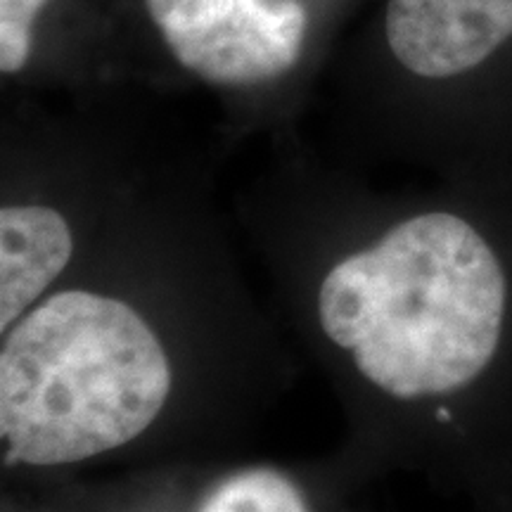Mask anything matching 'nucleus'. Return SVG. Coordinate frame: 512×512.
I'll use <instances>...</instances> for the list:
<instances>
[{"mask_svg":"<svg viewBox=\"0 0 512 512\" xmlns=\"http://www.w3.org/2000/svg\"><path fill=\"white\" fill-rule=\"evenodd\" d=\"M505 275L482 235L432 211L401 221L323 278L318 323L396 399L456 392L494 358Z\"/></svg>","mask_w":512,"mask_h":512,"instance_id":"1","label":"nucleus"},{"mask_svg":"<svg viewBox=\"0 0 512 512\" xmlns=\"http://www.w3.org/2000/svg\"><path fill=\"white\" fill-rule=\"evenodd\" d=\"M171 394V366L131 306L60 292L24 313L0 351L5 465L88 460L140 437Z\"/></svg>","mask_w":512,"mask_h":512,"instance_id":"2","label":"nucleus"},{"mask_svg":"<svg viewBox=\"0 0 512 512\" xmlns=\"http://www.w3.org/2000/svg\"><path fill=\"white\" fill-rule=\"evenodd\" d=\"M181 67L216 86H254L290 72L304 43L299 0H145Z\"/></svg>","mask_w":512,"mask_h":512,"instance_id":"3","label":"nucleus"},{"mask_svg":"<svg viewBox=\"0 0 512 512\" xmlns=\"http://www.w3.org/2000/svg\"><path fill=\"white\" fill-rule=\"evenodd\" d=\"M389 50L422 79H448L489 60L512 36V0H387Z\"/></svg>","mask_w":512,"mask_h":512,"instance_id":"4","label":"nucleus"},{"mask_svg":"<svg viewBox=\"0 0 512 512\" xmlns=\"http://www.w3.org/2000/svg\"><path fill=\"white\" fill-rule=\"evenodd\" d=\"M74 252L72 228L57 209L10 204L0 211V330L8 332L55 278Z\"/></svg>","mask_w":512,"mask_h":512,"instance_id":"5","label":"nucleus"},{"mask_svg":"<svg viewBox=\"0 0 512 512\" xmlns=\"http://www.w3.org/2000/svg\"><path fill=\"white\" fill-rule=\"evenodd\" d=\"M200 512H311L299 486L271 467L235 472L216 484Z\"/></svg>","mask_w":512,"mask_h":512,"instance_id":"6","label":"nucleus"},{"mask_svg":"<svg viewBox=\"0 0 512 512\" xmlns=\"http://www.w3.org/2000/svg\"><path fill=\"white\" fill-rule=\"evenodd\" d=\"M48 0H0V69L22 72L31 55V24Z\"/></svg>","mask_w":512,"mask_h":512,"instance_id":"7","label":"nucleus"}]
</instances>
